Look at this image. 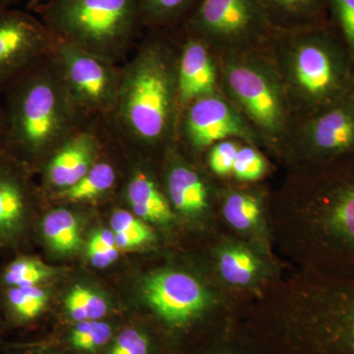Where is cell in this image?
I'll return each mask as SVG.
<instances>
[{
	"mask_svg": "<svg viewBox=\"0 0 354 354\" xmlns=\"http://www.w3.org/2000/svg\"><path fill=\"white\" fill-rule=\"evenodd\" d=\"M259 264L250 251L234 247L223 251L220 257L223 278L234 286H245L257 274Z\"/></svg>",
	"mask_w": 354,
	"mask_h": 354,
	"instance_id": "4316f807",
	"label": "cell"
},
{
	"mask_svg": "<svg viewBox=\"0 0 354 354\" xmlns=\"http://www.w3.org/2000/svg\"><path fill=\"white\" fill-rule=\"evenodd\" d=\"M354 68V0H328Z\"/></svg>",
	"mask_w": 354,
	"mask_h": 354,
	"instance_id": "f546056e",
	"label": "cell"
},
{
	"mask_svg": "<svg viewBox=\"0 0 354 354\" xmlns=\"http://www.w3.org/2000/svg\"><path fill=\"white\" fill-rule=\"evenodd\" d=\"M272 23L286 29L304 28L319 18L328 0H263Z\"/></svg>",
	"mask_w": 354,
	"mask_h": 354,
	"instance_id": "7402d4cb",
	"label": "cell"
},
{
	"mask_svg": "<svg viewBox=\"0 0 354 354\" xmlns=\"http://www.w3.org/2000/svg\"><path fill=\"white\" fill-rule=\"evenodd\" d=\"M64 306L70 319L75 323L104 320L109 312L108 302L101 295L81 285L69 291Z\"/></svg>",
	"mask_w": 354,
	"mask_h": 354,
	"instance_id": "484cf974",
	"label": "cell"
},
{
	"mask_svg": "<svg viewBox=\"0 0 354 354\" xmlns=\"http://www.w3.org/2000/svg\"><path fill=\"white\" fill-rule=\"evenodd\" d=\"M241 147L236 142L225 140L211 147L209 153V167L216 176L232 174L235 158Z\"/></svg>",
	"mask_w": 354,
	"mask_h": 354,
	"instance_id": "1f68e13d",
	"label": "cell"
},
{
	"mask_svg": "<svg viewBox=\"0 0 354 354\" xmlns=\"http://www.w3.org/2000/svg\"><path fill=\"white\" fill-rule=\"evenodd\" d=\"M4 94L1 149L30 171L41 169L65 140L94 120L77 106L50 55Z\"/></svg>",
	"mask_w": 354,
	"mask_h": 354,
	"instance_id": "7a4b0ae2",
	"label": "cell"
},
{
	"mask_svg": "<svg viewBox=\"0 0 354 354\" xmlns=\"http://www.w3.org/2000/svg\"><path fill=\"white\" fill-rule=\"evenodd\" d=\"M279 74L290 106L311 116L354 94L353 66L344 48L327 32L295 37L279 53Z\"/></svg>",
	"mask_w": 354,
	"mask_h": 354,
	"instance_id": "3957f363",
	"label": "cell"
},
{
	"mask_svg": "<svg viewBox=\"0 0 354 354\" xmlns=\"http://www.w3.org/2000/svg\"><path fill=\"white\" fill-rule=\"evenodd\" d=\"M189 0H143L146 13L153 19H169L183 10Z\"/></svg>",
	"mask_w": 354,
	"mask_h": 354,
	"instance_id": "d6a6232c",
	"label": "cell"
},
{
	"mask_svg": "<svg viewBox=\"0 0 354 354\" xmlns=\"http://www.w3.org/2000/svg\"><path fill=\"white\" fill-rule=\"evenodd\" d=\"M218 354H232V353H218Z\"/></svg>",
	"mask_w": 354,
	"mask_h": 354,
	"instance_id": "f35d334b",
	"label": "cell"
},
{
	"mask_svg": "<svg viewBox=\"0 0 354 354\" xmlns=\"http://www.w3.org/2000/svg\"><path fill=\"white\" fill-rule=\"evenodd\" d=\"M0 330H1V322H0Z\"/></svg>",
	"mask_w": 354,
	"mask_h": 354,
	"instance_id": "ab89813d",
	"label": "cell"
},
{
	"mask_svg": "<svg viewBox=\"0 0 354 354\" xmlns=\"http://www.w3.org/2000/svg\"><path fill=\"white\" fill-rule=\"evenodd\" d=\"M120 256V249L118 247L111 248H94L87 247V257L91 264L99 269H104L116 262Z\"/></svg>",
	"mask_w": 354,
	"mask_h": 354,
	"instance_id": "836d02e7",
	"label": "cell"
},
{
	"mask_svg": "<svg viewBox=\"0 0 354 354\" xmlns=\"http://www.w3.org/2000/svg\"><path fill=\"white\" fill-rule=\"evenodd\" d=\"M30 171L0 149V248H13L24 239L34 209Z\"/></svg>",
	"mask_w": 354,
	"mask_h": 354,
	"instance_id": "5bb4252c",
	"label": "cell"
},
{
	"mask_svg": "<svg viewBox=\"0 0 354 354\" xmlns=\"http://www.w3.org/2000/svg\"><path fill=\"white\" fill-rule=\"evenodd\" d=\"M250 125L232 102L216 94L181 111L176 136L193 150L202 151L230 138L253 141L256 132Z\"/></svg>",
	"mask_w": 354,
	"mask_h": 354,
	"instance_id": "30bf717a",
	"label": "cell"
},
{
	"mask_svg": "<svg viewBox=\"0 0 354 354\" xmlns=\"http://www.w3.org/2000/svg\"><path fill=\"white\" fill-rule=\"evenodd\" d=\"M7 318L13 325L27 326L37 320L48 306L50 295L41 286L2 288Z\"/></svg>",
	"mask_w": 354,
	"mask_h": 354,
	"instance_id": "44dd1931",
	"label": "cell"
},
{
	"mask_svg": "<svg viewBox=\"0 0 354 354\" xmlns=\"http://www.w3.org/2000/svg\"><path fill=\"white\" fill-rule=\"evenodd\" d=\"M267 162L256 149L250 146L239 148L232 169V174L239 180L256 181L264 176Z\"/></svg>",
	"mask_w": 354,
	"mask_h": 354,
	"instance_id": "4dcf8cb0",
	"label": "cell"
},
{
	"mask_svg": "<svg viewBox=\"0 0 354 354\" xmlns=\"http://www.w3.org/2000/svg\"><path fill=\"white\" fill-rule=\"evenodd\" d=\"M106 354H153L152 339L144 330L124 328L114 335Z\"/></svg>",
	"mask_w": 354,
	"mask_h": 354,
	"instance_id": "f1b7e54d",
	"label": "cell"
},
{
	"mask_svg": "<svg viewBox=\"0 0 354 354\" xmlns=\"http://www.w3.org/2000/svg\"><path fill=\"white\" fill-rule=\"evenodd\" d=\"M104 150V149H102ZM120 178L118 167L111 160L102 157L71 187L55 194V198L71 203L93 202L106 197L115 188Z\"/></svg>",
	"mask_w": 354,
	"mask_h": 354,
	"instance_id": "d6986e66",
	"label": "cell"
},
{
	"mask_svg": "<svg viewBox=\"0 0 354 354\" xmlns=\"http://www.w3.org/2000/svg\"><path fill=\"white\" fill-rule=\"evenodd\" d=\"M318 220L326 255L354 269V164L321 186Z\"/></svg>",
	"mask_w": 354,
	"mask_h": 354,
	"instance_id": "9c48e42d",
	"label": "cell"
},
{
	"mask_svg": "<svg viewBox=\"0 0 354 354\" xmlns=\"http://www.w3.org/2000/svg\"><path fill=\"white\" fill-rule=\"evenodd\" d=\"M104 132L102 118L90 121L51 153L39 169L46 189L55 195L78 183L101 156Z\"/></svg>",
	"mask_w": 354,
	"mask_h": 354,
	"instance_id": "4fadbf2b",
	"label": "cell"
},
{
	"mask_svg": "<svg viewBox=\"0 0 354 354\" xmlns=\"http://www.w3.org/2000/svg\"><path fill=\"white\" fill-rule=\"evenodd\" d=\"M55 43L50 30L35 18L0 9V92L50 57Z\"/></svg>",
	"mask_w": 354,
	"mask_h": 354,
	"instance_id": "ba28073f",
	"label": "cell"
},
{
	"mask_svg": "<svg viewBox=\"0 0 354 354\" xmlns=\"http://www.w3.org/2000/svg\"><path fill=\"white\" fill-rule=\"evenodd\" d=\"M2 147V122H1V113H0V149Z\"/></svg>",
	"mask_w": 354,
	"mask_h": 354,
	"instance_id": "8d00e7d4",
	"label": "cell"
},
{
	"mask_svg": "<svg viewBox=\"0 0 354 354\" xmlns=\"http://www.w3.org/2000/svg\"><path fill=\"white\" fill-rule=\"evenodd\" d=\"M144 298L156 315L172 330H185L208 305L201 283L183 272L162 271L144 281Z\"/></svg>",
	"mask_w": 354,
	"mask_h": 354,
	"instance_id": "7c38bea8",
	"label": "cell"
},
{
	"mask_svg": "<svg viewBox=\"0 0 354 354\" xmlns=\"http://www.w3.org/2000/svg\"><path fill=\"white\" fill-rule=\"evenodd\" d=\"M176 53L164 41L149 39L124 64L120 91L104 125L122 145L149 151L176 138L180 108Z\"/></svg>",
	"mask_w": 354,
	"mask_h": 354,
	"instance_id": "6da1fadb",
	"label": "cell"
},
{
	"mask_svg": "<svg viewBox=\"0 0 354 354\" xmlns=\"http://www.w3.org/2000/svg\"><path fill=\"white\" fill-rule=\"evenodd\" d=\"M39 8L55 39L118 65L129 53L138 0H50Z\"/></svg>",
	"mask_w": 354,
	"mask_h": 354,
	"instance_id": "277c9868",
	"label": "cell"
},
{
	"mask_svg": "<svg viewBox=\"0 0 354 354\" xmlns=\"http://www.w3.org/2000/svg\"><path fill=\"white\" fill-rule=\"evenodd\" d=\"M4 2H6V0H0V9L2 8V6H3Z\"/></svg>",
	"mask_w": 354,
	"mask_h": 354,
	"instance_id": "74e56055",
	"label": "cell"
},
{
	"mask_svg": "<svg viewBox=\"0 0 354 354\" xmlns=\"http://www.w3.org/2000/svg\"><path fill=\"white\" fill-rule=\"evenodd\" d=\"M53 276V269L41 260L30 256H18L9 262L0 274L2 288L41 286Z\"/></svg>",
	"mask_w": 354,
	"mask_h": 354,
	"instance_id": "603a6c76",
	"label": "cell"
},
{
	"mask_svg": "<svg viewBox=\"0 0 354 354\" xmlns=\"http://www.w3.org/2000/svg\"><path fill=\"white\" fill-rule=\"evenodd\" d=\"M271 25L263 0H203L191 22L192 37L213 50H251Z\"/></svg>",
	"mask_w": 354,
	"mask_h": 354,
	"instance_id": "52a82bcc",
	"label": "cell"
},
{
	"mask_svg": "<svg viewBox=\"0 0 354 354\" xmlns=\"http://www.w3.org/2000/svg\"><path fill=\"white\" fill-rule=\"evenodd\" d=\"M48 1H50V0H29V7L32 9H38L48 3Z\"/></svg>",
	"mask_w": 354,
	"mask_h": 354,
	"instance_id": "d590c367",
	"label": "cell"
},
{
	"mask_svg": "<svg viewBox=\"0 0 354 354\" xmlns=\"http://www.w3.org/2000/svg\"><path fill=\"white\" fill-rule=\"evenodd\" d=\"M301 143L312 157L334 162L354 156V94L309 116Z\"/></svg>",
	"mask_w": 354,
	"mask_h": 354,
	"instance_id": "9a60e30c",
	"label": "cell"
},
{
	"mask_svg": "<svg viewBox=\"0 0 354 354\" xmlns=\"http://www.w3.org/2000/svg\"><path fill=\"white\" fill-rule=\"evenodd\" d=\"M50 57L80 111L91 120L108 118L120 91L122 66L59 39Z\"/></svg>",
	"mask_w": 354,
	"mask_h": 354,
	"instance_id": "8992f818",
	"label": "cell"
},
{
	"mask_svg": "<svg viewBox=\"0 0 354 354\" xmlns=\"http://www.w3.org/2000/svg\"><path fill=\"white\" fill-rule=\"evenodd\" d=\"M78 216L71 209H50L41 218V234L51 250L69 255L81 245V227Z\"/></svg>",
	"mask_w": 354,
	"mask_h": 354,
	"instance_id": "ffe728a7",
	"label": "cell"
},
{
	"mask_svg": "<svg viewBox=\"0 0 354 354\" xmlns=\"http://www.w3.org/2000/svg\"><path fill=\"white\" fill-rule=\"evenodd\" d=\"M6 354H59L53 353L48 349L39 348H29V346H17V348H12L9 353Z\"/></svg>",
	"mask_w": 354,
	"mask_h": 354,
	"instance_id": "e575fe53",
	"label": "cell"
},
{
	"mask_svg": "<svg viewBox=\"0 0 354 354\" xmlns=\"http://www.w3.org/2000/svg\"><path fill=\"white\" fill-rule=\"evenodd\" d=\"M111 227L120 250L136 248L155 239V234L144 221L124 209H114Z\"/></svg>",
	"mask_w": 354,
	"mask_h": 354,
	"instance_id": "cb8c5ba5",
	"label": "cell"
},
{
	"mask_svg": "<svg viewBox=\"0 0 354 354\" xmlns=\"http://www.w3.org/2000/svg\"><path fill=\"white\" fill-rule=\"evenodd\" d=\"M223 216L228 223L236 230H249L259 221L260 202L247 193H232L223 204Z\"/></svg>",
	"mask_w": 354,
	"mask_h": 354,
	"instance_id": "83f0119b",
	"label": "cell"
},
{
	"mask_svg": "<svg viewBox=\"0 0 354 354\" xmlns=\"http://www.w3.org/2000/svg\"><path fill=\"white\" fill-rule=\"evenodd\" d=\"M123 195L132 213L142 221L167 225L174 218L169 198L160 189L152 172L141 164L130 171Z\"/></svg>",
	"mask_w": 354,
	"mask_h": 354,
	"instance_id": "e0dca14e",
	"label": "cell"
},
{
	"mask_svg": "<svg viewBox=\"0 0 354 354\" xmlns=\"http://www.w3.org/2000/svg\"><path fill=\"white\" fill-rule=\"evenodd\" d=\"M218 65L213 50L201 39L191 36L177 58V93L180 113L190 104L218 94Z\"/></svg>",
	"mask_w": 354,
	"mask_h": 354,
	"instance_id": "2e32d148",
	"label": "cell"
},
{
	"mask_svg": "<svg viewBox=\"0 0 354 354\" xmlns=\"http://www.w3.org/2000/svg\"><path fill=\"white\" fill-rule=\"evenodd\" d=\"M113 337V326L106 321H83L70 330L68 344L77 353L97 354L108 348Z\"/></svg>",
	"mask_w": 354,
	"mask_h": 354,
	"instance_id": "d4e9b609",
	"label": "cell"
},
{
	"mask_svg": "<svg viewBox=\"0 0 354 354\" xmlns=\"http://www.w3.org/2000/svg\"><path fill=\"white\" fill-rule=\"evenodd\" d=\"M223 62V85L248 122L270 138L286 134L291 106L276 65L251 50L228 53Z\"/></svg>",
	"mask_w": 354,
	"mask_h": 354,
	"instance_id": "5b68a950",
	"label": "cell"
},
{
	"mask_svg": "<svg viewBox=\"0 0 354 354\" xmlns=\"http://www.w3.org/2000/svg\"><path fill=\"white\" fill-rule=\"evenodd\" d=\"M337 283L306 326L304 354H354V281Z\"/></svg>",
	"mask_w": 354,
	"mask_h": 354,
	"instance_id": "8fae6325",
	"label": "cell"
},
{
	"mask_svg": "<svg viewBox=\"0 0 354 354\" xmlns=\"http://www.w3.org/2000/svg\"><path fill=\"white\" fill-rule=\"evenodd\" d=\"M167 196L174 208L186 216H198L209 206V191L199 172L180 158L169 162L165 174Z\"/></svg>",
	"mask_w": 354,
	"mask_h": 354,
	"instance_id": "ac0fdd59",
	"label": "cell"
}]
</instances>
